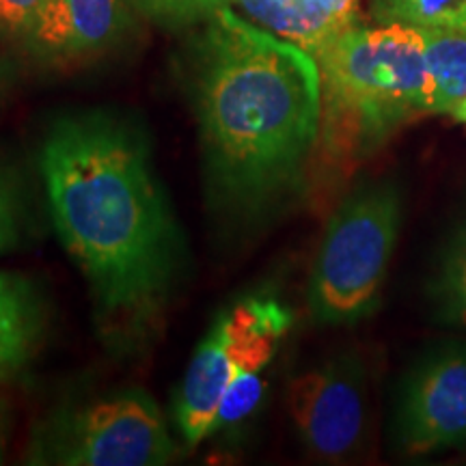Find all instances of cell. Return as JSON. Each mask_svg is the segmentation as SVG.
<instances>
[{"mask_svg":"<svg viewBox=\"0 0 466 466\" xmlns=\"http://www.w3.org/2000/svg\"><path fill=\"white\" fill-rule=\"evenodd\" d=\"M50 214L104 318L132 326L165 302L179 231L149 147L106 113L66 115L39 151Z\"/></svg>","mask_w":466,"mask_h":466,"instance_id":"cell-1","label":"cell"},{"mask_svg":"<svg viewBox=\"0 0 466 466\" xmlns=\"http://www.w3.org/2000/svg\"><path fill=\"white\" fill-rule=\"evenodd\" d=\"M192 100L220 208L261 217L299 188L322 124V78L307 50L220 7L197 42Z\"/></svg>","mask_w":466,"mask_h":466,"instance_id":"cell-2","label":"cell"},{"mask_svg":"<svg viewBox=\"0 0 466 466\" xmlns=\"http://www.w3.org/2000/svg\"><path fill=\"white\" fill-rule=\"evenodd\" d=\"M322 124L311 165L348 175L400 127L425 115L428 58L421 28L354 26L316 56Z\"/></svg>","mask_w":466,"mask_h":466,"instance_id":"cell-3","label":"cell"},{"mask_svg":"<svg viewBox=\"0 0 466 466\" xmlns=\"http://www.w3.org/2000/svg\"><path fill=\"white\" fill-rule=\"evenodd\" d=\"M404 217V195L395 179L359 184L343 199L319 242L307 305L322 326L357 324L380 300Z\"/></svg>","mask_w":466,"mask_h":466,"instance_id":"cell-4","label":"cell"},{"mask_svg":"<svg viewBox=\"0 0 466 466\" xmlns=\"http://www.w3.org/2000/svg\"><path fill=\"white\" fill-rule=\"evenodd\" d=\"M291 324L270 296H250L227 309L199 343L175 400V421L188 445L217 432L225 395L244 376L261 374Z\"/></svg>","mask_w":466,"mask_h":466,"instance_id":"cell-5","label":"cell"},{"mask_svg":"<svg viewBox=\"0 0 466 466\" xmlns=\"http://www.w3.org/2000/svg\"><path fill=\"white\" fill-rule=\"evenodd\" d=\"M39 445L44 462L66 466H160L177 453L160 408L137 389L61 412Z\"/></svg>","mask_w":466,"mask_h":466,"instance_id":"cell-6","label":"cell"},{"mask_svg":"<svg viewBox=\"0 0 466 466\" xmlns=\"http://www.w3.org/2000/svg\"><path fill=\"white\" fill-rule=\"evenodd\" d=\"M395 441L410 456L466 445V341L447 343L412 367L400 391Z\"/></svg>","mask_w":466,"mask_h":466,"instance_id":"cell-7","label":"cell"},{"mask_svg":"<svg viewBox=\"0 0 466 466\" xmlns=\"http://www.w3.org/2000/svg\"><path fill=\"white\" fill-rule=\"evenodd\" d=\"M288 410L311 456L329 462L350 456L367 421L363 367L341 357L296 376L288 389Z\"/></svg>","mask_w":466,"mask_h":466,"instance_id":"cell-8","label":"cell"},{"mask_svg":"<svg viewBox=\"0 0 466 466\" xmlns=\"http://www.w3.org/2000/svg\"><path fill=\"white\" fill-rule=\"evenodd\" d=\"M127 26L124 0H44L28 37L52 56H85L113 46Z\"/></svg>","mask_w":466,"mask_h":466,"instance_id":"cell-9","label":"cell"},{"mask_svg":"<svg viewBox=\"0 0 466 466\" xmlns=\"http://www.w3.org/2000/svg\"><path fill=\"white\" fill-rule=\"evenodd\" d=\"M255 25L300 46L316 58L357 26L359 0H236Z\"/></svg>","mask_w":466,"mask_h":466,"instance_id":"cell-10","label":"cell"},{"mask_svg":"<svg viewBox=\"0 0 466 466\" xmlns=\"http://www.w3.org/2000/svg\"><path fill=\"white\" fill-rule=\"evenodd\" d=\"M44 305L28 279L0 272V380L15 376L37 350Z\"/></svg>","mask_w":466,"mask_h":466,"instance_id":"cell-11","label":"cell"},{"mask_svg":"<svg viewBox=\"0 0 466 466\" xmlns=\"http://www.w3.org/2000/svg\"><path fill=\"white\" fill-rule=\"evenodd\" d=\"M421 31L428 58L425 115H447L453 104L466 97V35Z\"/></svg>","mask_w":466,"mask_h":466,"instance_id":"cell-12","label":"cell"},{"mask_svg":"<svg viewBox=\"0 0 466 466\" xmlns=\"http://www.w3.org/2000/svg\"><path fill=\"white\" fill-rule=\"evenodd\" d=\"M378 25H408L466 35V0H371Z\"/></svg>","mask_w":466,"mask_h":466,"instance_id":"cell-13","label":"cell"},{"mask_svg":"<svg viewBox=\"0 0 466 466\" xmlns=\"http://www.w3.org/2000/svg\"><path fill=\"white\" fill-rule=\"evenodd\" d=\"M432 300L442 322L466 329V223L453 236L436 270Z\"/></svg>","mask_w":466,"mask_h":466,"instance_id":"cell-14","label":"cell"},{"mask_svg":"<svg viewBox=\"0 0 466 466\" xmlns=\"http://www.w3.org/2000/svg\"><path fill=\"white\" fill-rule=\"evenodd\" d=\"M145 14L162 22L206 20L220 7H229L236 0H134Z\"/></svg>","mask_w":466,"mask_h":466,"instance_id":"cell-15","label":"cell"},{"mask_svg":"<svg viewBox=\"0 0 466 466\" xmlns=\"http://www.w3.org/2000/svg\"><path fill=\"white\" fill-rule=\"evenodd\" d=\"M20 238V201L15 184L5 168H0V253L15 247Z\"/></svg>","mask_w":466,"mask_h":466,"instance_id":"cell-16","label":"cell"},{"mask_svg":"<svg viewBox=\"0 0 466 466\" xmlns=\"http://www.w3.org/2000/svg\"><path fill=\"white\" fill-rule=\"evenodd\" d=\"M44 0H0V31L31 35Z\"/></svg>","mask_w":466,"mask_h":466,"instance_id":"cell-17","label":"cell"},{"mask_svg":"<svg viewBox=\"0 0 466 466\" xmlns=\"http://www.w3.org/2000/svg\"><path fill=\"white\" fill-rule=\"evenodd\" d=\"M447 115H451L453 119L466 126V97H464V100H460L458 104H453L451 110H450V113H447Z\"/></svg>","mask_w":466,"mask_h":466,"instance_id":"cell-18","label":"cell"},{"mask_svg":"<svg viewBox=\"0 0 466 466\" xmlns=\"http://www.w3.org/2000/svg\"><path fill=\"white\" fill-rule=\"evenodd\" d=\"M0 458H3V428H0Z\"/></svg>","mask_w":466,"mask_h":466,"instance_id":"cell-19","label":"cell"}]
</instances>
